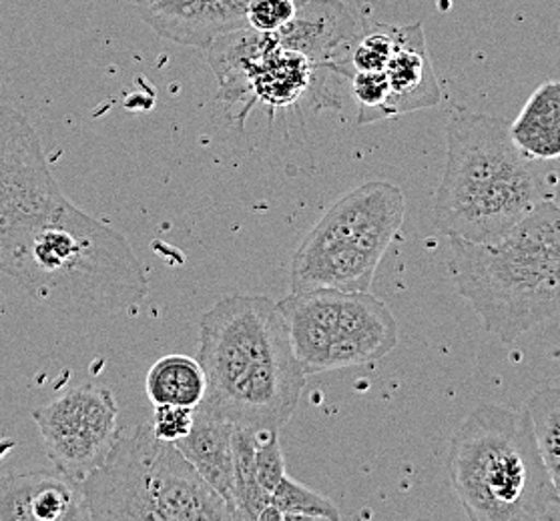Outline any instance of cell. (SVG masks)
Returning <instances> with one entry per match:
<instances>
[{
  "mask_svg": "<svg viewBox=\"0 0 560 521\" xmlns=\"http://www.w3.org/2000/svg\"><path fill=\"white\" fill-rule=\"evenodd\" d=\"M83 489L93 521L233 520L220 494L151 424L121 431Z\"/></svg>",
  "mask_w": 560,
  "mask_h": 521,
  "instance_id": "obj_6",
  "label": "cell"
},
{
  "mask_svg": "<svg viewBox=\"0 0 560 521\" xmlns=\"http://www.w3.org/2000/svg\"><path fill=\"white\" fill-rule=\"evenodd\" d=\"M197 362L208 379L199 407L254 431H281L307 381L280 305L264 295H228L208 309Z\"/></svg>",
  "mask_w": 560,
  "mask_h": 521,
  "instance_id": "obj_1",
  "label": "cell"
},
{
  "mask_svg": "<svg viewBox=\"0 0 560 521\" xmlns=\"http://www.w3.org/2000/svg\"><path fill=\"white\" fill-rule=\"evenodd\" d=\"M11 280L38 304L73 316L135 311L149 295L145 269L127 237L71 199L28 242Z\"/></svg>",
  "mask_w": 560,
  "mask_h": 521,
  "instance_id": "obj_3",
  "label": "cell"
},
{
  "mask_svg": "<svg viewBox=\"0 0 560 521\" xmlns=\"http://www.w3.org/2000/svg\"><path fill=\"white\" fill-rule=\"evenodd\" d=\"M69 199L50 170L35 127L0 105V273L11 277L28 242Z\"/></svg>",
  "mask_w": 560,
  "mask_h": 521,
  "instance_id": "obj_9",
  "label": "cell"
},
{
  "mask_svg": "<svg viewBox=\"0 0 560 521\" xmlns=\"http://www.w3.org/2000/svg\"><path fill=\"white\" fill-rule=\"evenodd\" d=\"M365 26L340 0H305L273 37L281 47L302 52L322 73L348 81V61Z\"/></svg>",
  "mask_w": 560,
  "mask_h": 521,
  "instance_id": "obj_11",
  "label": "cell"
},
{
  "mask_svg": "<svg viewBox=\"0 0 560 521\" xmlns=\"http://www.w3.org/2000/svg\"><path fill=\"white\" fill-rule=\"evenodd\" d=\"M278 305L307 377L374 364L398 343L396 317L370 292L305 289Z\"/></svg>",
  "mask_w": 560,
  "mask_h": 521,
  "instance_id": "obj_8",
  "label": "cell"
},
{
  "mask_svg": "<svg viewBox=\"0 0 560 521\" xmlns=\"http://www.w3.org/2000/svg\"><path fill=\"white\" fill-rule=\"evenodd\" d=\"M352 97L358 103V122L372 125L384 121V105L390 95V86L384 71H360L350 79Z\"/></svg>",
  "mask_w": 560,
  "mask_h": 521,
  "instance_id": "obj_22",
  "label": "cell"
},
{
  "mask_svg": "<svg viewBox=\"0 0 560 521\" xmlns=\"http://www.w3.org/2000/svg\"><path fill=\"white\" fill-rule=\"evenodd\" d=\"M511 137L526 157L540 163L560 158V81L536 86L511 122Z\"/></svg>",
  "mask_w": 560,
  "mask_h": 521,
  "instance_id": "obj_16",
  "label": "cell"
},
{
  "mask_svg": "<svg viewBox=\"0 0 560 521\" xmlns=\"http://www.w3.org/2000/svg\"><path fill=\"white\" fill-rule=\"evenodd\" d=\"M535 427L536 441L560 508V388L536 391L526 403Z\"/></svg>",
  "mask_w": 560,
  "mask_h": 521,
  "instance_id": "obj_20",
  "label": "cell"
},
{
  "mask_svg": "<svg viewBox=\"0 0 560 521\" xmlns=\"http://www.w3.org/2000/svg\"><path fill=\"white\" fill-rule=\"evenodd\" d=\"M550 355H552V359H557V362H560V345H559V347H555V350H552V353H550Z\"/></svg>",
  "mask_w": 560,
  "mask_h": 521,
  "instance_id": "obj_26",
  "label": "cell"
},
{
  "mask_svg": "<svg viewBox=\"0 0 560 521\" xmlns=\"http://www.w3.org/2000/svg\"><path fill=\"white\" fill-rule=\"evenodd\" d=\"M83 482L67 473L0 475V521H86Z\"/></svg>",
  "mask_w": 560,
  "mask_h": 521,
  "instance_id": "obj_13",
  "label": "cell"
},
{
  "mask_svg": "<svg viewBox=\"0 0 560 521\" xmlns=\"http://www.w3.org/2000/svg\"><path fill=\"white\" fill-rule=\"evenodd\" d=\"M448 473L468 520L560 518L557 494L526 407L492 403L476 407L452 437Z\"/></svg>",
  "mask_w": 560,
  "mask_h": 521,
  "instance_id": "obj_5",
  "label": "cell"
},
{
  "mask_svg": "<svg viewBox=\"0 0 560 521\" xmlns=\"http://www.w3.org/2000/svg\"><path fill=\"white\" fill-rule=\"evenodd\" d=\"M33 422L55 470L81 482L107 458L122 431L115 395L95 383L33 410Z\"/></svg>",
  "mask_w": 560,
  "mask_h": 521,
  "instance_id": "obj_10",
  "label": "cell"
},
{
  "mask_svg": "<svg viewBox=\"0 0 560 521\" xmlns=\"http://www.w3.org/2000/svg\"><path fill=\"white\" fill-rule=\"evenodd\" d=\"M302 0H249L247 26L257 33H276L292 21Z\"/></svg>",
  "mask_w": 560,
  "mask_h": 521,
  "instance_id": "obj_24",
  "label": "cell"
},
{
  "mask_svg": "<svg viewBox=\"0 0 560 521\" xmlns=\"http://www.w3.org/2000/svg\"><path fill=\"white\" fill-rule=\"evenodd\" d=\"M446 146L434 218L448 237L499 241L557 194L559 177L524 155L504 119L456 109L446 125Z\"/></svg>",
  "mask_w": 560,
  "mask_h": 521,
  "instance_id": "obj_2",
  "label": "cell"
},
{
  "mask_svg": "<svg viewBox=\"0 0 560 521\" xmlns=\"http://www.w3.org/2000/svg\"><path fill=\"white\" fill-rule=\"evenodd\" d=\"M398 37L400 25L365 26L364 35L353 45L348 61L350 76L360 71H384L398 47Z\"/></svg>",
  "mask_w": 560,
  "mask_h": 521,
  "instance_id": "obj_21",
  "label": "cell"
},
{
  "mask_svg": "<svg viewBox=\"0 0 560 521\" xmlns=\"http://www.w3.org/2000/svg\"><path fill=\"white\" fill-rule=\"evenodd\" d=\"M384 73L390 86L384 121L440 105L442 86L430 61L427 35L420 23L400 26L398 47Z\"/></svg>",
  "mask_w": 560,
  "mask_h": 521,
  "instance_id": "obj_14",
  "label": "cell"
},
{
  "mask_svg": "<svg viewBox=\"0 0 560 521\" xmlns=\"http://www.w3.org/2000/svg\"><path fill=\"white\" fill-rule=\"evenodd\" d=\"M451 239L456 289L504 345L560 313V205L542 201L494 242Z\"/></svg>",
  "mask_w": 560,
  "mask_h": 521,
  "instance_id": "obj_4",
  "label": "cell"
},
{
  "mask_svg": "<svg viewBox=\"0 0 560 521\" xmlns=\"http://www.w3.org/2000/svg\"><path fill=\"white\" fill-rule=\"evenodd\" d=\"M256 431L233 427V489H235V521H261L269 508V494L257 484Z\"/></svg>",
  "mask_w": 560,
  "mask_h": 521,
  "instance_id": "obj_18",
  "label": "cell"
},
{
  "mask_svg": "<svg viewBox=\"0 0 560 521\" xmlns=\"http://www.w3.org/2000/svg\"><path fill=\"white\" fill-rule=\"evenodd\" d=\"M406 199L398 185L370 181L340 197L293 254L292 292H370L400 233Z\"/></svg>",
  "mask_w": 560,
  "mask_h": 521,
  "instance_id": "obj_7",
  "label": "cell"
},
{
  "mask_svg": "<svg viewBox=\"0 0 560 521\" xmlns=\"http://www.w3.org/2000/svg\"><path fill=\"white\" fill-rule=\"evenodd\" d=\"M249 0H135L137 13L165 40L208 49L215 38L247 26Z\"/></svg>",
  "mask_w": 560,
  "mask_h": 521,
  "instance_id": "obj_12",
  "label": "cell"
},
{
  "mask_svg": "<svg viewBox=\"0 0 560 521\" xmlns=\"http://www.w3.org/2000/svg\"><path fill=\"white\" fill-rule=\"evenodd\" d=\"M175 446L196 467L197 473L220 494L233 516V424L215 413L197 407L191 431Z\"/></svg>",
  "mask_w": 560,
  "mask_h": 521,
  "instance_id": "obj_15",
  "label": "cell"
},
{
  "mask_svg": "<svg viewBox=\"0 0 560 521\" xmlns=\"http://www.w3.org/2000/svg\"><path fill=\"white\" fill-rule=\"evenodd\" d=\"M196 422V410L191 407H179V405H155L151 429L153 434L163 439L177 443L179 439L187 436Z\"/></svg>",
  "mask_w": 560,
  "mask_h": 521,
  "instance_id": "obj_25",
  "label": "cell"
},
{
  "mask_svg": "<svg viewBox=\"0 0 560 521\" xmlns=\"http://www.w3.org/2000/svg\"><path fill=\"white\" fill-rule=\"evenodd\" d=\"M338 506L328 497L298 484L288 473L269 496V508L261 521L276 520H340Z\"/></svg>",
  "mask_w": 560,
  "mask_h": 521,
  "instance_id": "obj_19",
  "label": "cell"
},
{
  "mask_svg": "<svg viewBox=\"0 0 560 521\" xmlns=\"http://www.w3.org/2000/svg\"><path fill=\"white\" fill-rule=\"evenodd\" d=\"M254 461H256L257 484L271 496V492L280 485L285 475L280 431H256Z\"/></svg>",
  "mask_w": 560,
  "mask_h": 521,
  "instance_id": "obj_23",
  "label": "cell"
},
{
  "mask_svg": "<svg viewBox=\"0 0 560 521\" xmlns=\"http://www.w3.org/2000/svg\"><path fill=\"white\" fill-rule=\"evenodd\" d=\"M151 405H179L197 410L208 393V379L197 357L165 355L151 365L145 379Z\"/></svg>",
  "mask_w": 560,
  "mask_h": 521,
  "instance_id": "obj_17",
  "label": "cell"
}]
</instances>
